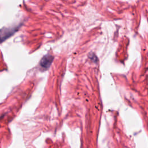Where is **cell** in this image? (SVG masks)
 Listing matches in <instances>:
<instances>
[{"label": "cell", "instance_id": "cell-1", "mask_svg": "<svg viewBox=\"0 0 148 148\" xmlns=\"http://www.w3.org/2000/svg\"><path fill=\"white\" fill-rule=\"evenodd\" d=\"M53 59H54L53 56L50 54H48L45 56L40 60V67L44 69H48L51 65L53 61Z\"/></svg>", "mask_w": 148, "mask_h": 148}, {"label": "cell", "instance_id": "cell-2", "mask_svg": "<svg viewBox=\"0 0 148 148\" xmlns=\"http://www.w3.org/2000/svg\"><path fill=\"white\" fill-rule=\"evenodd\" d=\"M16 28H5L0 30V42L10 36L15 31Z\"/></svg>", "mask_w": 148, "mask_h": 148}]
</instances>
